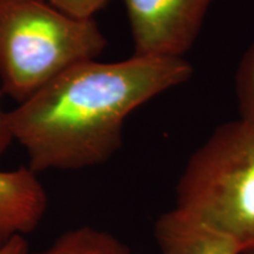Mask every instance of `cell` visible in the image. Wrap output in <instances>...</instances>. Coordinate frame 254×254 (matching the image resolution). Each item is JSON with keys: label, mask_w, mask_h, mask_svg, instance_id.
Wrapping results in <instances>:
<instances>
[{"label": "cell", "mask_w": 254, "mask_h": 254, "mask_svg": "<svg viewBox=\"0 0 254 254\" xmlns=\"http://www.w3.org/2000/svg\"><path fill=\"white\" fill-rule=\"evenodd\" d=\"M174 208L254 251V122L222 124L190 155Z\"/></svg>", "instance_id": "3"}, {"label": "cell", "mask_w": 254, "mask_h": 254, "mask_svg": "<svg viewBox=\"0 0 254 254\" xmlns=\"http://www.w3.org/2000/svg\"><path fill=\"white\" fill-rule=\"evenodd\" d=\"M64 13L80 19H94V15L109 4L110 0H40Z\"/></svg>", "instance_id": "9"}, {"label": "cell", "mask_w": 254, "mask_h": 254, "mask_svg": "<svg viewBox=\"0 0 254 254\" xmlns=\"http://www.w3.org/2000/svg\"><path fill=\"white\" fill-rule=\"evenodd\" d=\"M107 45L94 19H80L40 0H0V84L18 104Z\"/></svg>", "instance_id": "2"}, {"label": "cell", "mask_w": 254, "mask_h": 254, "mask_svg": "<svg viewBox=\"0 0 254 254\" xmlns=\"http://www.w3.org/2000/svg\"><path fill=\"white\" fill-rule=\"evenodd\" d=\"M30 254H133L113 234L92 226L73 228L57 238L47 249Z\"/></svg>", "instance_id": "7"}, {"label": "cell", "mask_w": 254, "mask_h": 254, "mask_svg": "<svg viewBox=\"0 0 254 254\" xmlns=\"http://www.w3.org/2000/svg\"><path fill=\"white\" fill-rule=\"evenodd\" d=\"M0 254H30V246L25 237H17L0 249Z\"/></svg>", "instance_id": "11"}, {"label": "cell", "mask_w": 254, "mask_h": 254, "mask_svg": "<svg viewBox=\"0 0 254 254\" xmlns=\"http://www.w3.org/2000/svg\"><path fill=\"white\" fill-rule=\"evenodd\" d=\"M13 141L7 125V112L2 110L1 99H0V158L5 153L8 146Z\"/></svg>", "instance_id": "10"}, {"label": "cell", "mask_w": 254, "mask_h": 254, "mask_svg": "<svg viewBox=\"0 0 254 254\" xmlns=\"http://www.w3.org/2000/svg\"><path fill=\"white\" fill-rule=\"evenodd\" d=\"M245 254H254V251H251V252H247Z\"/></svg>", "instance_id": "12"}, {"label": "cell", "mask_w": 254, "mask_h": 254, "mask_svg": "<svg viewBox=\"0 0 254 254\" xmlns=\"http://www.w3.org/2000/svg\"><path fill=\"white\" fill-rule=\"evenodd\" d=\"M154 238L160 254H244L231 238L186 217L174 207L155 221Z\"/></svg>", "instance_id": "6"}, {"label": "cell", "mask_w": 254, "mask_h": 254, "mask_svg": "<svg viewBox=\"0 0 254 254\" xmlns=\"http://www.w3.org/2000/svg\"><path fill=\"white\" fill-rule=\"evenodd\" d=\"M240 118L254 122V40L241 57L236 73Z\"/></svg>", "instance_id": "8"}, {"label": "cell", "mask_w": 254, "mask_h": 254, "mask_svg": "<svg viewBox=\"0 0 254 254\" xmlns=\"http://www.w3.org/2000/svg\"><path fill=\"white\" fill-rule=\"evenodd\" d=\"M192 72L184 58L82 62L7 112L9 133L37 173L97 166L122 147L133 111L186 82Z\"/></svg>", "instance_id": "1"}, {"label": "cell", "mask_w": 254, "mask_h": 254, "mask_svg": "<svg viewBox=\"0 0 254 254\" xmlns=\"http://www.w3.org/2000/svg\"><path fill=\"white\" fill-rule=\"evenodd\" d=\"M214 0H124L134 55L184 58Z\"/></svg>", "instance_id": "4"}, {"label": "cell", "mask_w": 254, "mask_h": 254, "mask_svg": "<svg viewBox=\"0 0 254 254\" xmlns=\"http://www.w3.org/2000/svg\"><path fill=\"white\" fill-rule=\"evenodd\" d=\"M49 196L37 172L30 167L0 170V249L39 226Z\"/></svg>", "instance_id": "5"}]
</instances>
